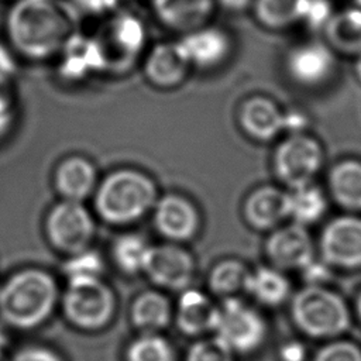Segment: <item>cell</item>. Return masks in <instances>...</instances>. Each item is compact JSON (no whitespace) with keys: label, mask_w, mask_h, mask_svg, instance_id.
Returning <instances> with one entry per match:
<instances>
[{"label":"cell","mask_w":361,"mask_h":361,"mask_svg":"<svg viewBox=\"0 0 361 361\" xmlns=\"http://www.w3.org/2000/svg\"><path fill=\"white\" fill-rule=\"evenodd\" d=\"M78 16L65 0H17L6 17L7 38L21 56L42 61L76 35Z\"/></svg>","instance_id":"obj_1"},{"label":"cell","mask_w":361,"mask_h":361,"mask_svg":"<svg viewBox=\"0 0 361 361\" xmlns=\"http://www.w3.org/2000/svg\"><path fill=\"white\" fill-rule=\"evenodd\" d=\"M58 299V285L49 272L24 268L0 286V317L14 329L31 330L51 317Z\"/></svg>","instance_id":"obj_2"},{"label":"cell","mask_w":361,"mask_h":361,"mask_svg":"<svg viewBox=\"0 0 361 361\" xmlns=\"http://www.w3.org/2000/svg\"><path fill=\"white\" fill-rule=\"evenodd\" d=\"M152 182L134 171L111 173L96 195L97 212L109 221L124 223L140 217L154 202Z\"/></svg>","instance_id":"obj_3"},{"label":"cell","mask_w":361,"mask_h":361,"mask_svg":"<svg viewBox=\"0 0 361 361\" xmlns=\"http://www.w3.org/2000/svg\"><path fill=\"white\" fill-rule=\"evenodd\" d=\"M296 324L316 337L333 336L348 326V312L338 296L319 286L300 290L292 303Z\"/></svg>","instance_id":"obj_4"},{"label":"cell","mask_w":361,"mask_h":361,"mask_svg":"<svg viewBox=\"0 0 361 361\" xmlns=\"http://www.w3.org/2000/svg\"><path fill=\"white\" fill-rule=\"evenodd\" d=\"M113 295L97 279L69 281L62 295L66 319L80 329H97L106 324L113 312Z\"/></svg>","instance_id":"obj_5"},{"label":"cell","mask_w":361,"mask_h":361,"mask_svg":"<svg viewBox=\"0 0 361 361\" xmlns=\"http://www.w3.org/2000/svg\"><path fill=\"white\" fill-rule=\"evenodd\" d=\"M44 230L54 248L73 255L86 250L93 235V220L80 202L62 199L47 213Z\"/></svg>","instance_id":"obj_6"},{"label":"cell","mask_w":361,"mask_h":361,"mask_svg":"<svg viewBox=\"0 0 361 361\" xmlns=\"http://www.w3.org/2000/svg\"><path fill=\"white\" fill-rule=\"evenodd\" d=\"M217 338L230 350L250 351L264 338L262 319L235 299H227L217 307L214 327Z\"/></svg>","instance_id":"obj_7"},{"label":"cell","mask_w":361,"mask_h":361,"mask_svg":"<svg viewBox=\"0 0 361 361\" xmlns=\"http://www.w3.org/2000/svg\"><path fill=\"white\" fill-rule=\"evenodd\" d=\"M319 144L305 135H292L275 154V168L281 179L290 186L306 185L320 166Z\"/></svg>","instance_id":"obj_8"},{"label":"cell","mask_w":361,"mask_h":361,"mask_svg":"<svg viewBox=\"0 0 361 361\" xmlns=\"http://www.w3.org/2000/svg\"><path fill=\"white\" fill-rule=\"evenodd\" d=\"M97 42L104 55L106 66L110 63H127L142 49L145 30L140 18L130 13H123L109 21Z\"/></svg>","instance_id":"obj_9"},{"label":"cell","mask_w":361,"mask_h":361,"mask_svg":"<svg viewBox=\"0 0 361 361\" xmlns=\"http://www.w3.org/2000/svg\"><path fill=\"white\" fill-rule=\"evenodd\" d=\"M322 250L329 262L344 267L361 265V220L340 217L331 221L323 233Z\"/></svg>","instance_id":"obj_10"},{"label":"cell","mask_w":361,"mask_h":361,"mask_svg":"<svg viewBox=\"0 0 361 361\" xmlns=\"http://www.w3.org/2000/svg\"><path fill=\"white\" fill-rule=\"evenodd\" d=\"M289 75L300 85L314 86L324 82L333 72L331 48L323 42H306L295 47L286 59Z\"/></svg>","instance_id":"obj_11"},{"label":"cell","mask_w":361,"mask_h":361,"mask_svg":"<svg viewBox=\"0 0 361 361\" xmlns=\"http://www.w3.org/2000/svg\"><path fill=\"white\" fill-rule=\"evenodd\" d=\"M152 8L166 28L189 34L206 25L214 0H152Z\"/></svg>","instance_id":"obj_12"},{"label":"cell","mask_w":361,"mask_h":361,"mask_svg":"<svg viewBox=\"0 0 361 361\" xmlns=\"http://www.w3.org/2000/svg\"><path fill=\"white\" fill-rule=\"evenodd\" d=\"M144 271L154 282L179 289L189 283L193 264L190 257L180 248L171 245L151 247Z\"/></svg>","instance_id":"obj_13"},{"label":"cell","mask_w":361,"mask_h":361,"mask_svg":"<svg viewBox=\"0 0 361 361\" xmlns=\"http://www.w3.org/2000/svg\"><path fill=\"white\" fill-rule=\"evenodd\" d=\"M190 61L179 42H162L148 54L144 71L147 78L158 86H173L188 73Z\"/></svg>","instance_id":"obj_14"},{"label":"cell","mask_w":361,"mask_h":361,"mask_svg":"<svg viewBox=\"0 0 361 361\" xmlns=\"http://www.w3.org/2000/svg\"><path fill=\"white\" fill-rule=\"evenodd\" d=\"M271 259L283 268H303L312 261L310 237L300 224L276 231L268 241Z\"/></svg>","instance_id":"obj_15"},{"label":"cell","mask_w":361,"mask_h":361,"mask_svg":"<svg viewBox=\"0 0 361 361\" xmlns=\"http://www.w3.org/2000/svg\"><path fill=\"white\" fill-rule=\"evenodd\" d=\"M180 44L190 61L197 66H214L230 52V37L219 28L202 27L180 39Z\"/></svg>","instance_id":"obj_16"},{"label":"cell","mask_w":361,"mask_h":361,"mask_svg":"<svg viewBox=\"0 0 361 361\" xmlns=\"http://www.w3.org/2000/svg\"><path fill=\"white\" fill-rule=\"evenodd\" d=\"M54 185L63 200L82 202L93 189L94 168L80 157L63 159L55 169Z\"/></svg>","instance_id":"obj_17"},{"label":"cell","mask_w":361,"mask_h":361,"mask_svg":"<svg viewBox=\"0 0 361 361\" xmlns=\"http://www.w3.org/2000/svg\"><path fill=\"white\" fill-rule=\"evenodd\" d=\"M155 223L162 234L182 240L195 233L197 216L192 204L185 199L179 196H166L157 206Z\"/></svg>","instance_id":"obj_18"},{"label":"cell","mask_w":361,"mask_h":361,"mask_svg":"<svg viewBox=\"0 0 361 361\" xmlns=\"http://www.w3.org/2000/svg\"><path fill=\"white\" fill-rule=\"evenodd\" d=\"M327 45L344 54H361V8L333 14L324 23Z\"/></svg>","instance_id":"obj_19"},{"label":"cell","mask_w":361,"mask_h":361,"mask_svg":"<svg viewBox=\"0 0 361 361\" xmlns=\"http://www.w3.org/2000/svg\"><path fill=\"white\" fill-rule=\"evenodd\" d=\"M313 0H254L257 21L269 30H282L307 18Z\"/></svg>","instance_id":"obj_20"},{"label":"cell","mask_w":361,"mask_h":361,"mask_svg":"<svg viewBox=\"0 0 361 361\" xmlns=\"http://www.w3.org/2000/svg\"><path fill=\"white\" fill-rule=\"evenodd\" d=\"M241 123L255 138L268 140L283 128V116L272 102L255 97L244 104Z\"/></svg>","instance_id":"obj_21"},{"label":"cell","mask_w":361,"mask_h":361,"mask_svg":"<svg viewBox=\"0 0 361 361\" xmlns=\"http://www.w3.org/2000/svg\"><path fill=\"white\" fill-rule=\"evenodd\" d=\"M217 307L197 290H186L179 300L178 323L186 333L195 334L214 327Z\"/></svg>","instance_id":"obj_22"},{"label":"cell","mask_w":361,"mask_h":361,"mask_svg":"<svg viewBox=\"0 0 361 361\" xmlns=\"http://www.w3.org/2000/svg\"><path fill=\"white\" fill-rule=\"evenodd\" d=\"M245 213L255 227H269L286 216V193L261 188L248 197Z\"/></svg>","instance_id":"obj_23"},{"label":"cell","mask_w":361,"mask_h":361,"mask_svg":"<svg viewBox=\"0 0 361 361\" xmlns=\"http://www.w3.org/2000/svg\"><path fill=\"white\" fill-rule=\"evenodd\" d=\"M326 202L322 192L306 183L292 186L286 193V216L292 217L296 224H307L316 221L324 212Z\"/></svg>","instance_id":"obj_24"},{"label":"cell","mask_w":361,"mask_h":361,"mask_svg":"<svg viewBox=\"0 0 361 361\" xmlns=\"http://www.w3.org/2000/svg\"><path fill=\"white\" fill-rule=\"evenodd\" d=\"M331 190L336 199L347 207H361V164L345 161L337 165L330 175Z\"/></svg>","instance_id":"obj_25"},{"label":"cell","mask_w":361,"mask_h":361,"mask_svg":"<svg viewBox=\"0 0 361 361\" xmlns=\"http://www.w3.org/2000/svg\"><path fill=\"white\" fill-rule=\"evenodd\" d=\"M245 289L258 300L275 305L288 295V282L279 272L271 268H259L254 274H248Z\"/></svg>","instance_id":"obj_26"},{"label":"cell","mask_w":361,"mask_h":361,"mask_svg":"<svg viewBox=\"0 0 361 361\" xmlns=\"http://www.w3.org/2000/svg\"><path fill=\"white\" fill-rule=\"evenodd\" d=\"M134 323L145 330H157L169 320V305L158 293H142L133 306Z\"/></svg>","instance_id":"obj_27"},{"label":"cell","mask_w":361,"mask_h":361,"mask_svg":"<svg viewBox=\"0 0 361 361\" xmlns=\"http://www.w3.org/2000/svg\"><path fill=\"white\" fill-rule=\"evenodd\" d=\"M151 247L138 235H123L114 244V258L127 272H137L145 268Z\"/></svg>","instance_id":"obj_28"},{"label":"cell","mask_w":361,"mask_h":361,"mask_svg":"<svg viewBox=\"0 0 361 361\" xmlns=\"http://www.w3.org/2000/svg\"><path fill=\"white\" fill-rule=\"evenodd\" d=\"M128 361H172L169 344L157 336H144L135 340L127 353Z\"/></svg>","instance_id":"obj_29"},{"label":"cell","mask_w":361,"mask_h":361,"mask_svg":"<svg viewBox=\"0 0 361 361\" xmlns=\"http://www.w3.org/2000/svg\"><path fill=\"white\" fill-rule=\"evenodd\" d=\"M248 272L245 268L234 261H227L219 264L210 276V283L213 290L220 293H230L240 288L245 289V282Z\"/></svg>","instance_id":"obj_30"},{"label":"cell","mask_w":361,"mask_h":361,"mask_svg":"<svg viewBox=\"0 0 361 361\" xmlns=\"http://www.w3.org/2000/svg\"><path fill=\"white\" fill-rule=\"evenodd\" d=\"M68 281L76 279H97L102 272V259L96 252L80 251L71 255L65 265Z\"/></svg>","instance_id":"obj_31"},{"label":"cell","mask_w":361,"mask_h":361,"mask_svg":"<svg viewBox=\"0 0 361 361\" xmlns=\"http://www.w3.org/2000/svg\"><path fill=\"white\" fill-rule=\"evenodd\" d=\"M188 361H231V350L217 337L199 341L190 348Z\"/></svg>","instance_id":"obj_32"},{"label":"cell","mask_w":361,"mask_h":361,"mask_svg":"<svg viewBox=\"0 0 361 361\" xmlns=\"http://www.w3.org/2000/svg\"><path fill=\"white\" fill-rule=\"evenodd\" d=\"M314 361H361V351L350 343H334L319 351Z\"/></svg>","instance_id":"obj_33"},{"label":"cell","mask_w":361,"mask_h":361,"mask_svg":"<svg viewBox=\"0 0 361 361\" xmlns=\"http://www.w3.org/2000/svg\"><path fill=\"white\" fill-rule=\"evenodd\" d=\"M11 361H61L56 353L42 345H27L20 348Z\"/></svg>","instance_id":"obj_34"},{"label":"cell","mask_w":361,"mask_h":361,"mask_svg":"<svg viewBox=\"0 0 361 361\" xmlns=\"http://www.w3.org/2000/svg\"><path fill=\"white\" fill-rule=\"evenodd\" d=\"M303 274H305V279L309 281L310 283H319L329 278L327 267L323 262L313 261V259L303 267Z\"/></svg>","instance_id":"obj_35"},{"label":"cell","mask_w":361,"mask_h":361,"mask_svg":"<svg viewBox=\"0 0 361 361\" xmlns=\"http://www.w3.org/2000/svg\"><path fill=\"white\" fill-rule=\"evenodd\" d=\"M305 355L306 353L303 345L296 341H290L281 348V357L283 361H303Z\"/></svg>","instance_id":"obj_36"},{"label":"cell","mask_w":361,"mask_h":361,"mask_svg":"<svg viewBox=\"0 0 361 361\" xmlns=\"http://www.w3.org/2000/svg\"><path fill=\"white\" fill-rule=\"evenodd\" d=\"M305 126H306V118L299 113H289L283 116V128H288L290 131H299Z\"/></svg>","instance_id":"obj_37"},{"label":"cell","mask_w":361,"mask_h":361,"mask_svg":"<svg viewBox=\"0 0 361 361\" xmlns=\"http://www.w3.org/2000/svg\"><path fill=\"white\" fill-rule=\"evenodd\" d=\"M217 1L221 7H224L227 10L240 11V10L247 8L252 0H217Z\"/></svg>","instance_id":"obj_38"},{"label":"cell","mask_w":361,"mask_h":361,"mask_svg":"<svg viewBox=\"0 0 361 361\" xmlns=\"http://www.w3.org/2000/svg\"><path fill=\"white\" fill-rule=\"evenodd\" d=\"M358 75L361 76V59H360V62H358Z\"/></svg>","instance_id":"obj_39"},{"label":"cell","mask_w":361,"mask_h":361,"mask_svg":"<svg viewBox=\"0 0 361 361\" xmlns=\"http://www.w3.org/2000/svg\"><path fill=\"white\" fill-rule=\"evenodd\" d=\"M358 312H360V314H361V298H360V300H358Z\"/></svg>","instance_id":"obj_40"}]
</instances>
